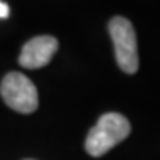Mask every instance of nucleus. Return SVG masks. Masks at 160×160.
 I'll return each mask as SVG.
<instances>
[{"label":"nucleus","instance_id":"f03ea898","mask_svg":"<svg viewBox=\"0 0 160 160\" xmlns=\"http://www.w3.org/2000/svg\"><path fill=\"white\" fill-rule=\"evenodd\" d=\"M110 34L114 44L116 62L126 74H136L139 69V54H137V36L134 26L124 17H114L110 21Z\"/></svg>","mask_w":160,"mask_h":160},{"label":"nucleus","instance_id":"7ed1b4c3","mask_svg":"<svg viewBox=\"0 0 160 160\" xmlns=\"http://www.w3.org/2000/svg\"><path fill=\"white\" fill-rule=\"evenodd\" d=\"M0 95L12 110L30 114L38 108V90L26 75L20 72L7 74L0 85Z\"/></svg>","mask_w":160,"mask_h":160},{"label":"nucleus","instance_id":"20e7f679","mask_svg":"<svg viewBox=\"0 0 160 160\" xmlns=\"http://www.w3.org/2000/svg\"><path fill=\"white\" fill-rule=\"evenodd\" d=\"M59 42L54 36H36V38L30 39L23 46L20 54V65L25 69H39L44 67L49 61L52 59L56 54Z\"/></svg>","mask_w":160,"mask_h":160},{"label":"nucleus","instance_id":"f257e3e1","mask_svg":"<svg viewBox=\"0 0 160 160\" xmlns=\"http://www.w3.org/2000/svg\"><path fill=\"white\" fill-rule=\"evenodd\" d=\"M131 124L126 116L119 113H106L90 129L85 141V149L92 157L105 155L129 136Z\"/></svg>","mask_w":160,"mask_h":160},{"label":"nucleus","instance_id":"39448f33","mask_svg":"<svg viewBox=\"0 0 160 160\" xmlns=\"http://www.w3.org/2000/svg\"><path fill=\"white\" fill-rule=\"evenodd\" d=\"M8 15H10V7H8V3L0 2V18H7Z\"/></svg>","mask_w":160,"mask_h":160}]
</instances>
